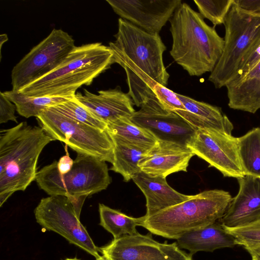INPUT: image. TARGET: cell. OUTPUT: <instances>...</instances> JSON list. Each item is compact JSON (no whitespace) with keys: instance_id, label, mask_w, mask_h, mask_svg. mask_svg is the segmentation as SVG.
Wrapping results in <instances>:
<instances>
[{"instance_id":"14","label":"cell","mask_w":260,"mask_h":260,"mask_svg":"<svg viewBox=\"0 0 260 260\" xmlns=\"http://www.w3.org/2000/svg\"><path fill=\"white\" fill-rule=\"evenodd\" d=\"M116 14L150 34H159L181 0H107Z\"/></svg>"},{"instance_id":"5","label":"cell","mask_w":260,"mask_h":260,"mask_svg":"<svg viewBox=\"0 0 260 260\" xmlns=\"http://www.w3.org/2000/svg\"><path fill=\"white\" fill-rule=\"evenodd\" d=\"M232 199L225 190H205L151 216L144 215L141 226L152 234L177 240L187 232L219 220Z\"/></svg>"},{"instance_id":"38","label":"cell","mask_w":260,"mask_h":260,"mask_svg":"<svg viewBox=\"0 0 260 260\" xmlns=\"http://www.w3.org/2000/svg\"><path fill=\"white\" fill-rule=\"evenodd\" d=\"M252 260H260V254L251 255Z\"/></svg>"},{"instance_id":"37","label":"cell","mask_w":260,"mask_h":260,"mask_svg":"<svg viewBox=\"0 0 260 260\" xmlns=\"http://www.w3.org/2000/svg\"><path fill=\"white\" fill-rule=\"evenodd\" d=\"M247 250L251 255L260 254V247Z\"/></svg>"},{"instance_id":"17","label":"cell","mask_w":260,"mask_h":260,"mask_svg":"<svg viewBox=\"0 0 260 260\" xmlns=\"http://www.w3.org/2000/svg\"><path fill=\"white\" fill-rule=\"evenodd\" d=\"M83 93L77 92L75 97L78 101L106 124L121 117L130 118L136 111L134 103L128 93L117 87L102 90L98 94L84 89Z\"/></svg>"},{"instance_id":"39","label":"cell","mask_w":260,"mask_h":260,"mask_svg":"<svg viewBox=\"0 0 260 260\" xmlns=\"http://www.w3.org/2000/svg\"><path fill=\"white\" fill-rule=\"evenodd\" d=\"M95 260H107V259L104 256H103L102 255V256H101L100 257L96 258Z\"/></svg>"},{"instance_id":"36","label":"cell","mask_w":260,"mask_h":260,"mask_svg":"<svg viewBox=\"0 0 260 260\" xmlns=\"http://www.w3.org/2000/svg\"><path fill=\"white\" fill-rule=\"evenodd\" d=\"M8 40L7 34H3L0 35V49H2V45Z\"/></svg>"},{"instance_id":"13","label":"cell","mask_w":260,"mask_h":260,"mask_svg":"<svg viewBox=\"0 0 260 260\" xmlns=\"http://www.w3.org/2000/svg\"><path fill=\"white\" fill-rule=\"evenodd\" d=\"M130 119L158 140L185 146L196 131L178 114L165 109L155 96L147 100Z\"/></svg>"},{"instance_id":"11","label":"cell","mask_w":260,"mask_h":260,"mask_svg":"<svg viewBox=\"0 0 260 260\" xmlns=\"http://www.w3.org/2000/svg\"><path fill=\"white\" fill-rule=\"evenodd\" d=\"M186 147L224 177L238 179L245 176L240 159L238 138L232 134L213 128L197 129Z\"/></svg>"},{"instance_id":"22","label":"cell","mask_w":260,"mask_h":260,"mask_svg":"<svg viewBox=\"0 0 260 260\" xmlns=\"http://www.w3.org/2000/svg\"><path fill=\"white\" fill-rule=\"evenodd\" d=\"M100 225L111 233L114 239L123 236L133 235L138 232L136 227L141 226L144 216L135 218L100 203Z\"/></svg>"},{"instance_id":"20","label":"cell","mask_w":260,"mask_h":260,"mask_svg":"<svg viewBox=\"0 0 260 260\" xmlns=\"http://www.w3.org/2000/svg\"><path fill=\"white\" fill-rule=\"evenodd\" d=\"M177 243L191 255L199 251L213 252L237 245L235 238L225 231L219 220L184 234L177 239Z\"/></svg>"},{"instance_id":"7","label":"cell","mask_w":260,"mask_h":260,"mask_svg":"<svg viewBox=\"0 0 260 260\" xmlns=\"http://www.w3.org/2000/svg\"><path fill=\"white\" fill-rule=\"evenodd\" d=\"M224 47L208 80L216 88L236 76L241 60L260 37V13L245 12L232 5L224 20Z\"/></svg>"},{"instance_id":"21","label":"cell","mask_w":260,"mask_h":260,"mask_svg":"<svg viewBox=\"0 0 260 260\" xmlns=\"http://www.w3.org/2000/svg\"><path fill=\"white\" fill-rule=\"evenodd\" d=\"M109 135L114 143V160L110 170L121 174L124 181L128 182L141 171L139 162L148 150L117 136Z\"/></svg>"},{"instance_id":"8","label":"cell","mask_w":260,"mask_h":260,"mask_svg":"<svg viewBox=\"0 0 260 260\" xmlns=\"http://www.w3.org/2000/svg\"><path fill=\"white\" fill-rule=\"evenodd\" d=\"M37 118L41 127L54 140L64 143L77 153L113 163L114 143L107 130L76 121L53 107L42 111Z\"/></svg>"},{"instance_id":"10","label":"cell","mask_w":260,"mask_h":260,"mask_svg":"<svg viewBox=\"0 0 260 260\" xmlns=\"http://www.w3.org/2000/svg\"><path fill=\"white\" fill-rule=\"evenodd\" d=\"M37 222L44 229L55 232L95 258L100 249L80 221L70 200L65 196L43 198L34 211Z\"/></svg>"},{"instance_id":"6","label":"cell","mask_w":260,"mask_h":260,"mask_svg":"<svg viewBox=\"0 0 260 260\" xmlns=\"http://www.w3.org/2000/svg\"><path fill=\"white\" fill-rule=\"evenodd\" d=\"M39 187L50 196H89L106 189L111 182L106 161L96 157L77 153L71 170L61 174L57 161L38 172Z\"/></svg>"},{"instance_id":"24","label":"cell","mask_w":260,"mask_h":260,"mask_svg":"<svg viewBox=\"0 0 260 260\" xmlns=\"http://www.w3.org/2000/svg\"><path fill=\"white\" fill-rule=\"evenodd\" d=\"M238 150L245 175L260 178V127L238 138Z\"/></svg>"},{"instance_id":"9","label":"cell","mask_w":260,"mask_h":260,"mask_svg":"<svg viewBox=\"0 0 260 260\" xmlns=\"http://www.w3.org/2000/svg\"><path fill=\"white\" fill-rule=\"evenodd\" d=\"M75 47L72 36L61 29L54 28L13 67L12 90L19 91L53 71Z\"/></svg>"},{"instance_id":"33","label":"cell","mask_w":260,"mask_h":260,"mask_svg":"<svg viewBox=\"0 0 260 260\" xmlns=\"http://www.w3.org/2000/svg\"><path fill=\"white\" fill-rule=\"evenodd\" d=\"M234 3L245 12L254 14L260 13V0H234Z\"/></svg>"},{"instance_id":"16","label":"cell","mask_w":260,"mask_h":260,"mask_svg":"<svg viewBox=\"0 0 260 260\" xmlns=\"http://www.w3.org/2000/svg\"><path fill=\"white\" fill-rule=\"evenodd\" d=\"M237 180L239 191L219 220L225 228L242 226L260 220V178L245 175Z\"/></svg>"},{"instance_id":"3","label":"cell","mask_w":260,"mask_h":260,"mask_svg":"<svg viewBox=\"0 0 260 260\" xmlns=\"http://www.w3.org/2000/svg\"><path fill=\"white\" fill-rule=\"evenodd\" d=\"M52 137L42 127L22 122L0 132V206L36 180L39 157Z\"/></svg>"},{"instance_id":"31","label":"cell","mask_w":260,"mask_h":260,"mask_svg":"<svg viewBox=\"0 0 260 260\" xmlns=\"http://www.w3.org/2000/svg\"><path fill=\"white\" fill-rule=\"evenodd\" d=\"M260 61V37L241 60L236 77L243 76ZM233 79V80H234Z\"/></svg>"},{"instance_id":"18","label":"cell","mask_w":260,"mask_h":260,"mask_svg":"<svg viewBox=\"0 0 260 260\" xmlns=\"http://www.w3.org/2000/svg\"><path fill=\"white\" fill-rule=\"evenodd\" d=\"M132 180L145 197L146 217L182 203L191 196L174 189L168 184L166 178L150 176L141 171Z\"/></svg>"},{"instance_id":"35","label":"cell","mask_w":260,"mask_h":260,"mask_svg":"<svg viewBox=\"0 0 260 260\" xmlns=\"http://www.w3.org/2000/svg\"><path fill=\"white\" fill-rule=\"evenodd\" d=\"M87 196H83L80 197H67L72 204L75 212L78 217L80 215L83 206V203Z\"/></svg>"},{"instance_id":"32","label":"cell","mask_w":260,"mask_h":260,"mask_svg":"<svg viewBox=\"0 0 260 260\" xmlns=\"http://www.w3.org/2000/svg\"><path fill=\"white\" fill-rule=\"evenodd\" d=\"M16 107L3 93L0 92V123H6L9 121L17 122V117L15 113Z\"/></svg>"},{"instance_id":"28","label":"cell","mask_w":260,"mask_h":260,"mask_svg":"<svg viewBox=\"0 0 260 260\" xmlns=\"http://www.w3.org/2000/svg\"><path fill=\"white\" fill-rule=\"evenodd\" d=\"M199 13L214 26L223 24L234 0H194Z\"/></svg>"},{"instance_id":"19","label":"cell","mask_w":260,"mask_h":260,"mask_svg":"<svg viewBox=\"0 0 260 260\" xmlns=\"http://www.w3.org/2000/svg\"><path fill=\"white\" fill-rule=\"evenodd\" d=\"M177 95L185 110H178L175 112L195 130L213 128L232 134L233 124L220 108L179 93Z\"/></svg>"},{"instance_id":"30","label":"cell","mask_w":260,"mask_h":260,"mask_svg":"<svg viewBox=\"0 0 260 260\" xmlns=\"http://www.w3.org/2000/svg\"><path fill=\"white\" fill-rule=\"evenodd\" d=\"M153 93L161 105L166 110L175 112L178 110H185V108L177 96V93L160 84L153 89Z\"/></svg>"},{"instance_id":"26","label":"cell","mask_w":260,"mask_h":260,"mask_svg":"<svg viewBox=\"0 0 260 260\" xmlns=\"http://www.w3.org/2000/svg\"><path fill=\"white\" fill-rule=\"evenodd\" d=\"M228 105L238 110L255 113L260 109V77L247 84L227 85Z\"/></svg>"},{"instance_id":"15","label":"cell","mask_w":260,"mask_h":260,"mask_svg":"<svg viewBox=\"0 0 260 260\" xmlns=\"http://www.w3.org/2000/svg\"><path fill=\"white\" fill-rule=\"evenodd\" d=\"M194 155L186 146L158 140L140 160L139 167L150 176L166 178L172 173L187 172L189 160Z\"/></svg>"},{"instance_id":"4","label":"cell","mask_w":260,"mask_h":260,"mask_svg":"<svg viewBox=\"0 0 260 260\" xmlns=\"http://www.w3.org/2000/svg\"><path fill=\"white\" fill-rule=\"evenodd\" d=\"M113 63L112 51L101 43L76 46L57 68L19 91L31 96L73 98L79 87L90 85Z\"/></svg>"},{"instance_id":"27","label":"cell","mask_w":260,"mask_h":260,"mask_svg":"<svg viewBox=\"0 0 260 260\" xmlns=\"http://www.w3.org/2000/svg\"><path fill=\"white\" fill-rule=\"evenodd\" d=\"M52 107L60 114L76 121L102 130L107 129V124L80 103L75 96Z\"/></svg>"},{"instance_id":"25","label":"cell","mask_w":260,"mask_h":260,"mask_svg":"<svg viewBox=\"0 0 260 260\" xmlns=\"http://www.w3.org/2000/svg\"><path fill=\"white\" fill-rule=\"evenodd\" d=\"M106 130L110 134L147 150L154 146L158 140L150 131L136 124L127 117H121L107 123Z\"/></svg>"},{"instance_id":"2","label":"cell","mask_w":260,"mask_h":260,"mask_svg":"<svg viewBox=\"0 0 260 260\" xmlns=\"http://www.w3.org/2000/svg\"><path fill=\"white\" fill-rule=\"evenodd\" d=\"M173 43L170 53L191 76L211 72L221 56L224 39L187 4L181 3L171 18Z\"/></svg>"},{"instance_id":"12","label":"cell","mask_w":260,"mask_h":260,"mask_svg":"<svg viewBox=\"0 0 260 260\" xmlns=\"http://www.w3.org/2000/svg\"><path fill=\"white\" fill-rule=\"evenodd\" d=\"M100 249L107 260H193L177 242H158L150 233L113 239Z\"/></svg>"},{"instance_id":"23","label":"cell","mask_w":260,"mask_h":260,"mask_svg":"<svg viewBox=\"0 0 260 260\" xmlns=\"http://www.w3.org/2000/svg\"><path fill=\"white\" fill-rule=\"evenodd\" d=\"M16 107L19 115L25 117H37L45 109L57 106L73 98L42 96H31L12 90L3 92Z\"/></svg>"},{"instance_id":"1","label":"cell","mask_w":260,"mask_h":260,"mask_svg":"<svg viewBox=\"0 0 260 260\" xmlns=\"http://www.w3.org/2000/svg\"><path fill=\"white\" fill-rule=\"evenodd\" d=\"M115 40L109 43L114 63L124 70L128 94L134 104L141 107L155 96V87L168 84L170 77L162 55L166 47L159 34H150L121 18Z\"/></svg>"},{"instance_id":"29","label":"cell","mask_w":260,"mask_h":260,"mask_svg":"<svg viewBox=\"0 0 260 260\" xmlns=\"http://www.w3.org/2000/svg\"><path fill=\"white\" fill-rule=\"evenodd\" d=\"M224 228L235 238L237 245L246 250L260 247V220L242 226Z\"/></svg>"},{"instance_id":"40","label":"cell","mask_w":260,"mask_h":260,"mask_svg":"<svg viewBox=\"0 0 260 260\" xmlns=\"http://www.w3.org/2000/svg\"><path fill=\"white\" fill-rule=\"evenodd\" d=\"M64 260H81V259H79L76 257H75V258H67L65 259Z\"/></svg>"},{"instance_id":"34","label":"cell","mask_w":260,"mask_h":260,"mask_svg":"<svg viewBox=\"0 0 260 260\" xmlns=\"http://www.w3.org/2000/svg\"><path fill=\"white\" fill-rule=\"evenodd\" d=\"M73 164L74 160L67 153V154L61 156L57 161V169L61 174H66L71 170Z\"/></svg>"}]
</instances>
